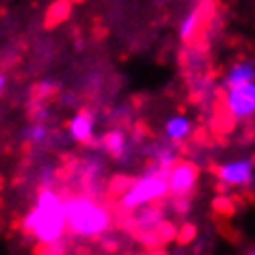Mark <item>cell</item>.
<instances>
[{
    "instance_id": "obj_1",
    "label": "cell",
    "mask_w": 255,
    "mask_h": 255,
    "mask_svg": "<svg viewBox=\"0 0 255 255\" xmlns=\"http://www.w3.org/2000/svg\"><path fill=\"white\" fill-rule=\"evenodd\" d=\"M67 225V216H65V203L54 190L43 188L39 193L35 210L26 216L24 227L35 236L41 245L48 242H56L61 240L63 232Z\"/></svg>"
},
{
    "instance_id": "obj_2",
    "label": "cell",
    "mask_w": 255,
    "mask_h": 255,
    "mask_svg": "<svg viewBox=\"0 0 255 255\" xmlns=\"http://www.w3.org/2000/svg\"><path fill=\"white\" fill-rule=\"evenodd\" d=\"M65 216L67 225L74 234L78 236H100L108 229L111 216L102 206H98L89 195L82 197H72L65 201Z\"/></svg>"
},
{
    "instance_id": "obj_3",
    "label": "cell",
    "mask_w": 255,
    "mask_h": 255,
    "mask_svg": "<svg viewBox=\"0 0 255 255\" xmlns=\"http://www.w3.org/2000/svg\"><path fill=\"white\" fill-rule=\"evenodd\" d=\"M169 193V175L164 173H147L141 180L132 182L128 193L121 199V208L124 210H136L143 203L162 199Z\"/></svg>"
},
{
    "instance_id": "obj_4",
    "label": "cell",
    "mask_w": 255,
    "mask_h": 255,
    "mask_svg": "<svg viewBox=\"0 0 255 255\" xmlns=\"http://www.w3.org/2000/svg\"><path fill=\"white\" fill-rule=\"evenodd\" d=\"M199 180V167L195 162H175L169 173V193L173 197H190Z\"/></svg>"
},
{
    "instance_id": "obj_5",
    "label": "cell",
    "mask_w": 255,
    "mask_h": 255,
    "mask_svg": "<svg viewBox=\"0 0 255 255\" xmlns=\"http://www.w3.org/2000/svg\"><path fill=\"white\" fill-rule=\"evenodd\" d=\"M227 108L234 119H249L255 115V85L245 82V85L232 87L227 93Z\"/></svg>"
},
{
    "instance_id": "obj_6",
    "label": "cell",
    "mask_w": 255,
    "mask_h": 255,
    "mask_svg": "<svg viewBox=\"0 0 255 255\" xmlns=\"http://www.w3.org/2000/svg\"><path fill=\"white\" fill-rule=\"evenodd\" d=\"M219 180L225 186H242V184H251L253 180V162L251 160H236L227 162L216 169Z\"/></svg>"
},
{
    "instance_id": "obj_7",
    "label": "cell",
    "mask_w": 255,
    "mask_h": 255,
    "mask_svg": "<svg viewBox=\"0 0 255 255\" xmlns=\"http://www.w3.org/2000/svg\"><path fill=\"white\" fill-rule=\"evenodd\" d=\"M93 115L89 111H80L76 117L72 119V124H69V134H72L76 141H82V143H89L93 136Z\"/></svg>"
},
{
    "instance_id": "obj_8",
    "label": "cell",
    "mask_w": 255,
    "mask_h": 255,
    "mask_svg": "<svg viewBox=\"0 0 255 255\" xmlns=\"http://www.w3.org/2000/svg\"><path fill=\"white\" fill-rule=\"evenodd\" d=\"M255 80V65L253 63H238L227 72L225 80H223V87L232 89L238 85H245V82H253Z\"/></svg>"
},
{
    "instance_id": "obj_9",
    "label": "cell",
    "mask_w": 255,
    "mask_h": 255,
    "mask_svg": "<svg viewBox=\"0 0 255 255\" xmlns=\"http://www.w3.org/2000/svg\"><path fill=\"white\" fill-rule=\"evenodd\" d=\"M164 130H167V138H169V141L180 143V141H184V138H188L193 126H190V121L186 117H173V119L167 121V128H164Z\"/></svg>"
},
{
    "instance_id": "obj_10",
    "label": "cell",
    "mask_w": 255,
    "mask_h": 255,
    "mask_svg": "<svg viewBox=\"0 0 255 255\" xmlns=\"http://www.w3.org/2000/svg\"><path fill=\"white\" fill-rule=\"evenodd\" d=\"M102 147H104L108 154L115 156V158H121L128 149V143H126V134L121 130H115V132H108V134L102 138Z\"/></svg>"
},
{
    "instance_id": "obj_11",
    "label": "cell",
    "mask_w": 255,
    "mask_h": 255,
    "mask_svg": "<svg viewBox=\"0 0 255 255\" xmlns=\"http://www.w3.org/2000/svg\"><path fill=\"white\" fill-rule=\"evenodd\" d=\"M69 9H72L69 0H56V2H52L48 9V13H46V26L52 28L56 24H61L69 15Z\"/></svg>"
},
{
    "instance_id": "obj_12",
    "label": "cell",
    "mask_w": 255,
    "mask_h": 255,
    "mask_svg": "<svg viewBox=\"0 0 255 255\" xmlns=\"http://www.w3.org/2000/svg\"><path fill=\"white\" fill-rule=\"evenodd\" d=\"M28 138H30V143H37V145L46 143V141H48V130H46V126H41V124L33 126V128L28 130Z\"/></svg>"
},
{
    "instance_id": "obj_13",
    "label": "cell",
    "mask_w": 255,
    "mask_h": 255,
    "mask_svg": "<svg viewBox=\"0 0 255 255\" xmlns=\"http://www.w3.org/2000/svg\"><path fill=\"white\" fill-rule=\"evenodd\" d=\"M195 236V227H184L182 229V234H180V242H188V238H193Z\"/></svg>"
},
{
    "instance_id": "obj_14",
    "label": "cell",
    "mask_w": 255,
    "mask_h": 255,
    "mask_svg": "<svg viewBox=\"0 0 255 255\" xmlns=\"http://www.w3.org/2000/svg\"><path fill=\"white\" fill-rule=\"evenodd\" d=\"M2 89H4V78L0 76V91H2Z\"/></svg>"
},
{
    "instance_id": "obj_15",
    "label": "cell",
    "mask_w": 255,
    "mask_h": 255,
    "mask_svg": "<svg viewBox=\"0 0 255 255\" xmlns=\"http://www.w3.org/2000/svg\"><path fill=\"white\" fill-rule=\"evenodd\" d=\"M249 255H255V249H253V251H251V253H249Z\"/></svg>"
},
{
    "instance_id": "obj_16",
    "label": "cell",
    "mask_w": 255,
    "mask_h": 255,
    "mask_svg": "<svg viewBox=\"0 0 255 255\" xmlns=\"http://www.w3.org/2000/svg\"><path fill=\"white\" fill-rule=\"evenodd\" d=\"M76 2H80V0H76Z\"/></svg>"
}]
</instances>
